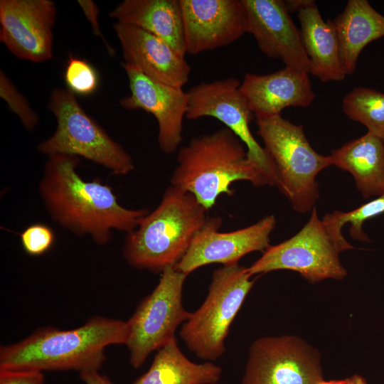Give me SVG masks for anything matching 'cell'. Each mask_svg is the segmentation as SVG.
I'll return each mask as SVG.
<instances>
[{"label":"cell","instance_id":"cell-10","mask_svg":"<svg viewBox=\"0 0 384 384\" xmlns=\"http://www.w3.org/2000/svg\"><path fill=\"white\" fill-rule=\"evenodd\" d=\"M319 353L292 335L262 337L250 347L242 384H319Z\"/></svg>","mask_w":384,"mask_h":384},{"label":"cell","instance_id":"cell-14","mask_svg":"<svg viewBox=\"0 0 384 384\" xmlns=\"http://www.w3.org/2000/svg\"><path fill=\"white\" fill-rule=\"evenodd\" d=\"M245 32L255 39L267 57L279 59L285 67L309 73L310 62L300 31L294 23L284 1L241 0Z\"/></svg>","mask_w":384,"mask_h":384},{"label":"cell","instance_id":"cell-4","mask_svg":"<svg viewBox=\"0 0 384 384\" xmlns=\"http://www.w3.org/2000/svg\"><path fill=\"white\" fill-rule=\"evenodd\" d=\"M206 212L191 193L169 186L159 206L127 233L124 259L133 267L156 273L175 267L207 221Z\"/></svg>","mask_w":384,"mask_h":384},{"label":"cell","instance_id":"cell-22","mask_svg":"<svg viewBox=\"0 0 384 384\" xmlns=\"http://www.w3.org/2000/svg\"><path fill=\"white\" fill-rule=\"evenodd\" d=\"M330 21L338 36L343 68L351 75L362 50L384 36V16L367 0H348L343 11Z\"/></svg>","mask_w":384,"mask_h":384},{"label":"cell","instance_id":"cell-19","mask_svg":"<svg viewBox=\"0 0 384 384\" xmlns=\"http://www.w3.org/2000/svg\"><path fill=\"white\" fill-rule=\"evenodd\" d=\"M300 36L309 59V73L323 82L343 80V68L336 32L330 19L324 21L314 0L297 12Z\"/></svg>","mask_w":384,"mask_h":384},{"label":"cell","instance_id":"cell-16","mask_svg":"<svg viewBox=\"0 0 384 384\" xmlns=\"http://www.w3.org/2000/svg\"><path fill=\"white\" fill-rule=\"evenodd\" d=\"M186 53L228 46L245 32L241 0H179Z\"/></svg>","mask_w":384,"mask_h":384},{"label":"cell","instance_id":"cell-20","mask_svg":"<svg viewBox=\"0 0 384 384\" xmlns=\"http://www.w3.org/2000/svg\"><path fill=\"white\" fill-rule=\"evenodd\" d=\"M117 22L144 30L180 55L186 54L179 0H124L109 14Z\"/></svg>","mask_w":384,"mask_h":384},{"label":"cell","instance_id":"cell-32","mask_svg":"<svg viewBox=\"0 0 384 384\" xmlns=\"http://www.w3.org/2000/svg\"><path fill=\"white\" fill-rule=\"evenodd\" d=\"M311 0H288L284 1L286 7L289 13L299 11L302 8L306 6Z\"/></svg>","mask_w":384,"mask_h":384},{"label":"cell","instance_id":"cell-18","mask_svg":"<svg viewBox=\"0 0 384 384\" xmlns=\"http://www.w3.org/2000/svg\"><path fill=\"white\" fill-rule=\"evenodd\" d=\"M240 90L256 119L280 115L289 107H306L315 98L309 73L289 67L266 75L247 73Z\"/></svg>","mask_w":384,"mask_h":384},{"label":"cell","instance_id":"cell-26","mask_svg":"<svg viewBox=\"0 0 384 384\" xmlns=\"http://www.w3.org/2000/svg\"><path fill=\"white\" fill-rule=\"evenodd\" d=\"M0 97L9 110L20 119L26 129L33 131L38 124V117L28 100L21 94L4 72L0 71Z\"/></svg>","mask_w":384,"mask_h":384},{"label":"cell","instance_id":"cell-17","mask_svg":"<svg viewBox=\"0 0 384 384\" xmlns=\"http://www.w3.org/2000/svg\"><path fill=\"white\" fill-rule=\"evenodd\" d=\"M113 28L122 50L124 64L162 84L182 87L187 83L191 67L185 56L138 27L116 22Z\"/></svg>","mask_w":384,"mask_h":384},{"label":"cell","instance_id":"cell-13","mask_svg":"<svg viewBox=\"0 0 384 384\" xmlns=\"http://www.w3.org/2000/svg\"><path fill=\"white\" fill-rule=\"evenodd\" d=\"M56 15L50 0H1L0 41L20 59L48 60L53 57Z\"/></svg>","mask_w":384,"mask_h":384},{"label":"cell","instance_id":"cell-31","mask_svg":"<svg viewBox=\"0 0 384 384\" xmlns=\"http://www.w3.org/2000/svg\"><path fill=\"white\" fill-rule=\"evenodd\" d=\"M80 377L85 384H113L106 376L100 374L98 370L80 372Z\"/></svg>","mask_w":384,"mask_h":384},{"label":"cell","instance_id":"cell-12","mask_svg":"<svg viewBox=\"0 0 384 384\" xmlns=\"http://www.w3.org/2000/svg\"><path fill=\"white\" fill-rule=\"evenodd\" d=\"M220 217L208 218L198 231L183 258L174 269L188 274L195 270L212 263L223 265L238 263L247 254L265 252L270 246V236L275 228L272 215L265 216L255 224L235 231L219 232Z\"/></svg>","mask_w":384,"mask_h":384},{"label":"cell","instance_id":"cell-29","mask_svg":"<svg viewBox=\"0 0 384 384\" xmlns=\"http://www.w3.org/2000/svg\"><path fill=\"white\" fill-rule=\"evenodd\" d=\"M43 372L30 370L0 369V384H43Z\"/></svg>","mask_w":384,"mask_h":384},{"label":"cell","instance_id":"cell-24","mask_svg":"<svg viewBox=\"0 0 384 384\" xmlns=\"http://www.w3.org/2000/svg\"><path fill=\"white\" fill-rule=\"evenodd\" d=\"M383 213H384V193L353 210L348 212L334 210L327 213L321 221L326 230L334 240L339 252H342L354 248L342 235V228L346 223L350 224L349 233L353 239L368 242L370 238L363 231V225L367 220Z\"/></svg>","mask_w":384,"mask_h":384},{"label":"cell","instance_id":"cell-6","mask_svg":"<svg viewBox=\"0 0 384 384\" xmlns=\"http://www.w3.org/2000/svg\"><path fill=\"white\" fill-rule=\"evenodd\" d=\"M57 127L53 134L37 146L48 156L68 154L83 157L115 175H126L135 166L132 156L90 116L69 89L55 88L48 103Z\"/></svg>","mask_w":384,"mask_h":384},{"label":"cell","instance_id":"cell-33","mask_svg":"<svg viewBox=\"0 0 384 384\" xmlns=\"http://www.w3.org/2000/svg\"><path fill=\"white\" fill-rule=\"evenodd\" d=\"M348 378L351 384H368L365 378L360 375H353Z\"/></svg>","mask_w":384,"mask_h":384},{"label":"cell","instance_id":"cell-8","mask_svg":"<svg viewBox=\"0 0 384 384\" xmlns=\"http://www.w3.org/2000/svg\"><path fill=\"white\" fill-rule=\"evenodd\" d=\"M186 277L174 267L165 268L156 287L127 321L129 333L125 344L134 368L142 366L150 353L176 338L178 326L190 317L191 313L182 304Z\"/></svg>","mask_w":384,"mask_h":384},{"label":"cell","instance_id":"cell-9","mask_svg":"<svg viewBox=\"0 0 384 384\" xmlns=\"http://www.w3.org/2000/svg\"><path fill=\"white\" fill-rule=\"evenodd\" d=\"M339 252L314 207L308 222L297 234L270 245L247 270L253 276L288 270L299 273L311 283L326 279L341 280L347 271L340 261Z\"/></svg>","mask_w":384,"mask_h":384},{"label":"cell","instance_id":"cell-34","mask_svg":"<svg viewBox=\"0 0 384 384\" xmlns=\"http://www.w3.org/2000/svg\"><path fill=\"white\" fill-rule=\"evenodd\" d=\"M319 384H351L349 378L345 380H321Z\"/></svg>","mask_w":384,"mask_h":384},{"label":"cell","instance_id":"cell-2","mask_svg":"<svg viewBox=\"0 0 384 384\" xmlns=\"http://www.w3.org/2000/svg\"><path fill=\"white\" fill-rule=\"evenodd\" d=\"M127 322L94 316L70 330L46 327L25 339L0 348V369L99 370L106 357L105 348L126 343Z\"/></svg>","mask_w":384,"mask_h":384},{"label":"cell","instance_id":"cell-23","mask_svg":"<svg viewBox=\"0 0 384 384\" xmlns=\"http://www.w3.org/2000/svg\"><path fill=\"white\" fill-rule=\"evenodd\" d=\"M221 374V368L211 362L188 360L174 338L158 350L149 369L133 384H218Z\"/></svg>","mask_w":384,"mask_h":384},{"label":"cell","instance_id":"cell-21","mask_svg":"<svg viewBox=\"0 0 384 384\" xmlns=\"http://www.w3.org/2000/svg\"><path fill=\"white\" fill-rule=\"evenodd\" d=\"M329 156L331 165L351 174L364 198L384 193V140L379 137L367 132Z\"/></svg>","mask_w":384,"mask_h":384},{"label":"cell","instance_id":"cell-1","mask_svg":"<svg viewBox=\"0 0 384 384\" xmlns=\"http://www.w3.org/2000/svg\"><path fill=\"white\" fill-rule=\"evenodd\" d=\"M80 161L76 156L55 154L44 165L38 192L53 220L76 235H90L98 245L109 242L112 230H135L149 210L126 208L100 179H82L76 170Z\"/></svg>","mask_w":384,"mask_h":384},{"label":"cell","instance_id":"cell-7","mask_svg":"<svg viewBox=\"0 0 384 384\" xmlns=\"http://www.w3.org/2000/svg\"><path fill=\"white\" fill-rule=\"evenodd\" d=\"M238 263L215 270L206 299L181 326L179 335L198 357L214 361L225 351L230 327L255 279Z\"/></svg>","mask_w":384,"mask_h":384},{"label":"cell","instance_id":"cell-28","mask_svg":"<svg viewBox=\"0 0 384 384\" xmlns=\"http://www.w3.org/2000/svg\"><path fill=\"white\" fill-rule=\"evenodd\" d=\"M25 252L31 256H40L48 251L55 242V233L44 223L26 227L20 234Z\"/></svg>","mask_w":384,"mask_h":384},{"label":"cell","instance_id":"cell-5","mask_svg":"<svg viewBox=\"0 0 384 384\" xmlns=\"http://www.w3.org/2000/svg\"><path fill=\"white\" fill-rule=\"evenodd\" d=\"M257 134L272 161L277 187L299 213L310 211L319 198L318 174L331 166L329 156L318 154L305 136L303 127L281 114L256 119Z\"/></svg>","mask_w":384,"mask_h":384},{"label":"cell","instance_id":"cell-30","mask_svg":"<svg viewBox=\"0 0 384 384\" xmlns=\"http://www.w3.org/2000/svg\"><path fill=\"white\" fill-rule=\"evenodd\" d=\"M78 3L87 21L90 23L93 34L102 39L107 52L110 55L113 56L115 54L114 49L108 43L100 30L98 23L99 8L97 5L91 0H78Z\"/></svg>","mask_w":384,"mask_h":384},{"label":"cell","instance_id":"cell-25","mask_svg":"<svg viewBox=\"0 0 384 384\" xmlns=\"http://www.w3.org/2000/svg\"><path fill=\"white\" fill-rule=\"evenodd\" d=\"M342 109L348 118L365 125L368 132L384 140V93L355 87L343 97Z\"/></svg>","mask_w":384,"mask_h":384},{"label":"cell","instance_id":"cell-3","mask_svg":"<svg viewBox=\"0 0 384 384\" xmlns=\"http://www.w3.org/2000/svg\"><path fill=\"white\" fill-rule=\"evenodd\" d=\"M171 185L191 193L208 211L221 194L232 196L231 185L247 181L274 186L268 175L247 158L243 142L228 128L192 138L177 154Z\"/></svg>","mask_w":384,"mask_h":384},{"label":"cell","instance_id":"cell-11","mask_svg":"<svg viewBox=\"0 0 384 384\" xmlns=\"http://www.w3.org/2000/svg\"><path fill=\"white\" fill-rule=\"evenodd\" d=\"M240 82L230 77L202 82L187 93L188 105L186 118L190 120L213 117L230 129L245 145L247 158L259 166L277 186L274 164L265 148L253 137L250 124L255 115L242 94Z\"/></svg>","mask_w":384,"mask_h":384},{"label":"cell","instance_id":"cell-27","mask_svg":"<svg viewBox=\"0 0 384 384\" xmlns=\"http://www.w3.org/2000/svg\"><path fill=\"white\" fill-rule=\"evenodd\" d=\"M65 80L74 94L90 95L98 84L97 73L86 60L70 56L65 70Z\"/></svg>","mask_w":384,"mask_h":384},{"label":"cell","instance_id":"cell-15","mask_svg":"<svg viewBox=\"0 0 384 384\" xmlns=\"http://www.w3.org/2000/svg\"><path fill=\"white\" fill-rule=\"evenodd\" d=\"M130 94L120 100L122 107L143 110L158 123V143L166 154L176 151L182 142L183 120L186 117L188 96L182 87L156 82L137 69L122 63Z\"/></svg>","mask_w":384,"mask_h":384}]
</instances>
